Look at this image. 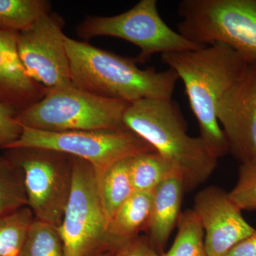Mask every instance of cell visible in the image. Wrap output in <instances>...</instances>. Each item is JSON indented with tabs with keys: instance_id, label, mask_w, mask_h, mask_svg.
Listing matches in <instances>:
<instances>
[{
	"instance_id": "484cf974",
	"label": "cell",
	"mask_w": 256,
	"mask_h": 256,
	"mask_svg": "<svg viewBox=\"0 0 256 256\" xmlns=\"http://www.w3.org/2000/svg\"><path fill=\"white\" fill-rule=\"evenodd\" d=\"M224 256H256V230Z\"/></svg>"
},
{
	"instance_id": "3957f363",
	"label": "cell",
	"mask_w": 256,
	"mask_h": 256,
	"mask_svg": "<svg viewBox=\"0 0 256 256\" xmlns=\"http://www.w3.org/2000/svg\"><path fill=\"white\" fill-rule=\"evenodd\" d=\"M124 122L172 165L182 178L185 191L205 182L216 168L218 158L201 138L188 136L186 121L172 99L132 102L124 112Z\"/></svg>"
},
{
	"instance_id": "7402d4cb",
	"label": "cell",
	"mask_w": 256,
	"mask_h": 256,
	"mask_svg": "<svg viewBox=\"0 0 256 256\" xmlns=\"http://www.w3.org/2000/svg\"><path fill=\"white\" fill-rule=\"evenodd\" d=\"M18 256H65L58 228L34 220Z\"/></svg>"
},
{
	"instance_id": "d4e9b609",
	"label": "cell",
	"mask_w": 256,
	"mask_h": 256,
	"mask_svg": "<svg viewBox=\"0 0 256 256\" xmlns=\"http://www.w3.org/2000/svg\"><path fill=\"white\" fill-rule=\"evenodd\" d=\"M118 256H160L148 238L137 237L119 250Z\"/></svg>"
},
{
	"instance_id": "277c9868",
	"label": "cell",
	"mask_w": 256,
	"mask_h": 256,
	"mask_svg": "<svg viewBox=\"0 0 256 256\" xmlns=\"http://www.w3.org/2000/svg\"><path fill=\"white\" fill-rule=\"evenodd\" d=\"M129 102L107 98L75 86L47 90L36 104L18 111L16 120L23 127L47 131L124 130Z\"/></svg>"
},
{
	"instance_id": "2e32d148",
	"label": "cell",
	"mask_w": 256,
	"mask_h": 256,
	"mask_svg": "<svg viewBox=\"0 0 256 256\" xmlns=\"http://www.w3.org/2000/svg\"><path fill=\"white\" fill-rule=\"evenodd\" d=\"M130 156L114 163L97 176L98 188L109 224L120 207L134 193L129 172Z\"/></svg>"
},
{
	"instance_id": "4316f807",
	"label": "cell",
	"mask_w": 256,
	"mask_h": 256,
	"mask_svg": "<svg viewBox=\"0 0 256 256\" xmlns=\"http://www.w3.org/2000/svg\"><path fill=\"white\" fill-rule=\"evenodd\" d=\"M118 252H107V254H102V255H99L97 256H118Z\"/></svg>"
},
{
	"instance_id": "7c38bea8",
	"label": "cell",
	"mask_w": 256,
	"mask_h": 256,
	"mask_svg": "<svg viewBox=\"0 0 256 256\" xmlns=\"http://www.w3.org/2000/svg\"><path fill=\"white\" fill-rule=\"evenodd\" d=\"M192 210L201 222L208 256H225L256 230L228 192L218 186H208L198 192Z\"/></svg>"
},
{
	"instance_id": "603a6c76",
	"label": "cell",
	"mask_w": 256,
	"mask_h": 256,
	"mask_svg": "<svg viewBox=\"0 0 256 256\" xmlns=\"http://www.w3.org/2000/svg\"><path fill=\"white\" fill-rule=\"evenodd\" d=\"M229 196L240 210H256V164H242L238 180Z\"/></svg>"
},
{
	"instance_id": "6da1fadb",
	"label": "cell",
	"mask_w": 256,
	"mask_h": 256,
	"mask_svg": "<svg viewBox=\"0 0 256 256\" xmlns=\"http://www.w3.org/2000/svg\"><path fill=\"white\" fill-rule=\"evenodd\" d=\"M161 60L182 80L200 128V138L218 159L225 156L230 148L217 118L218 105L250 63L222 43L163 54Z\"/></svg>"
},
{
	"instance_id": "7a4b0ae2",
	"label": "cell",
	"mask_w": 256,
	"mask_h": 256,
	"mask_svg": "<svg viewBox=\"0 0 256 256\" xmlns=\"http://www.w3.org/2000/svg\"><path fill=\"white\" fill-rule=\"evenodd\" d=\"M66 48L75 86L129 104L143 99H172L178 80L174 70L141 69L136 60L66 36Z\"/></svg>"
},
{
	"instance_id": "ffe728a7",
	"label": "cell",
	"mask_w": 256,
	"mask_h": 256,
	"mask_svg": "<svg viewBox=\"0 0 256 256\" xmlns=\"http://www.w3.org/2000/svg\"><path fill=\"white\" fill-rule=\"evenodd\" d=\"M176 226L178 234L172 246L160 256H208L203 228L193 210L182 213Z\"/></svg>"
},
{
	"instance_id": "8992f818",
	"label": "cell",
	"mask_w": 256,
	"mask_h": 256,
	"mask_svg": "<svg viewBox=\"0 0 256 256\" xmlns=\"http://www.w3.org/2000/svg\"><path fill=\"white\" fill-rule=\"evenodd\" d=\"M72 191L63 220L58 227L65 256H97L118 252L110 234L98 188L95 169L73 156Z\"/></svg>"
},
{
	"instance_id": "52a82bcc",
	"label": "cell",
	"mask_w": 256,
	"mask_h": 256,
	"mask_svg": "<svg viewBox=\"0 0 256 256\" xmlns=\"http://www.w3.org/2000/svg\"><path fill=\"white\" fill-rule=\"evenodd\" d=\"M77 34L84 40L110 36L126 40L140 50L136 62L153 55L203 48L170 28L160 16L156 0H141L126 12L112 16H89L79 24Z\"/></svg>"
},
{
	"instance_id": "ba28073f",
	"label": "cell",
	"mask_w": 256,
	"mask_h": 256,
	"mask_svg": "<svg viewBox=\"0 0 256 256\" xmlns=\"http://www.w3.org/2000/svg\"><path fill=\"white\" fill-rule=\"evenodd\" d=\"M22 172L28 206L35 220L60 226L73 182V156L44 148L6 150Z\"/></svg>"
},
{
	"instance_id": "cb8c5ba5",
	"label": "cell",
	"mask_w": 256,
	"mask_h": 256,
	"mask_svg": "<svg viewBox=\"0 0 256 256\" xmlns=\"http://www.w3.org/2000/svg\"><path fill=\"white\" fill-rule=\"evenodd\" d=\"M18 111L0 102V148L6 150L20 138L23 126L16 120Z\"/></svg>"
},
{
	"instance_id": "9c48e42d",
	"label": "cell",
	"mask_w": 256,
	"mask_h": 256,
	"mask_svg": "<svg viewBox=\"0 0 256 256\" xmlns=\"http://www.w3.org/2000/svg\"><path fill=\"white\" fill-rule=\"evenodd\" d=\"M28 148L53 150L85 160L94 166L97 176L120 160L154 150L128 129L47 132L26 127L6 150Z\"/></svg>"
},
{
	"instance_id": "44dd1931",
	"label": "cell",
	"mask_w": 256,
	"mask_h": 256,
	"mask_svg": "<svg viewBox=\"0 0 256 256\" xmlns=\"http://www.w3.org/2000/svg\"><path fill=\"white\" fill-rule=\"evenodd\" d=\"M34 216L28 206L0 218V256H18Z\"/></svg>"
},
{
	"instance_id": "5b68a950",
	"label": "cell",
	"mask_w": 256,
	"mask_h": 256,
	"mask_svg": "<svg viewBox=\"0 0 256 256\" xmlns=\"http://www.w3.org/2000/svg\"><path fill=\"white\" fill-rule=\"evenodd\" d=\"M178 32L198 44L227 45L256 64V0H183Z\"/></svg>"
},
{
	"instance_id": "30bf717a",
	"label": "cell",
	"mask_w": 256,
	"mask_h": 256,
	"mask_svg": "<svg viewBox=\"0 0 256 256\" xmlns=\"http://www.w3.org/2000/svg\"><path fill=\"white\" fill-rule=\"evenodd\" d=\"M64 21L48 12L18 34V57L26 73L47 90L72 85Z\"/></svg>"
},
{
	"instance_id": "9a60e30c",
	"label": "cell",
	"mask_w": 256,
	"mask_h": 256,
	"mask_svg": "<svg viewBox=\"0 0 256 256\" xmlns=\"http://www.w3.org/2000/svg\"><path fill=\"white\" fill-rule=\"evenodd\" d=\"M153 192H134L111 222L110 234L120 250L146 229L150 218Z\"/></svg>"
},
{
	"instance_id": "ac0fdd59",
	"label": "cell",
	"mask_w": 256,
	"mask_h": 256,
	"mask_svg": "<svg viewBox=\"0 0 256 256\" xmlns=\"http://www.w3.org/2000/svg\"><path fill=\"white\" fill-rule=\"evenodd\" d=\"M50 10L46 0H0V30L18 33Z\"/></svg>"
},
{
	"instance_id": "8fae6325",
	"label": "cell",
	"mask_w": 256,
	"mask_h": 256,
	"mask_svg": "<svg viewBox=\"0 0 256 256\" xmlns=\"http://www.w3.org/2000/svg\"><path fill=\"white\" fill-rule=\"evenodd\" d=\"M217 118L235 158L242 164H256V64H249L224 96Z\"/></svg>"
},
{
	"instance_id": "5bb4252c",
	"label": "cell",
	"mask_w": 256,
	"mask_h": 256,
	"mask_svg": "<svg viewBox=\"0 0 256 256\" xmlns=\"http://www.w3.org/2000/svg\"><path fill=\"white\" fill-rule=\"evenodd\" d=\"M185 186L182 178L174 174L166 178L153 192L150 218L146 230L148 240L161 255L181 215Z\"/></svg>"
},
{
	"instance_id": "4fadbf2b",
	"label": "cell",
	"mask_w": 256,
	"mask_h": 256,
	"mask_svg": "<svg viewBox=\"0 0 256 256\" xmlns=\"http://www.w3.org/2000/svg\"><path fill=\"white\" fill-rule=\"evenodd\" d=\"M18 34L0 30V102L21 111L41 100L48 90L24 68L18 54Z\"/></svg>"
},
{
	"instance_id": "e0dca14e",
	"label": "cell",
	"mask_w": 256,
	"mask_h": 256,
	"mask_svg": "<svg viewBox=\"0 0 256 256\" xmlns=\"http://www.w3.org/2000/svg\"><path fill=\"white\" fill-rule=\"evenodd\" d=\"M129 172L138 192H153L166 178L176 174L172 165L156 150L130 156Z\"/></svg>"
},
{
	"instance_id": "d6986e66",
	"label": "cell",
	"mask_w": 256,
	"mask_h": 256,
	"mask_svg": "<svg viewBox=\"0 0 256 256\" xmlns=\"http://www.w3.org/2000/svg\"><path fill=\"white\" fill-rule=\"evenodd\" d=\"M28 206L22 172L8 156H0V218Z\"/></svg>"
}]
</instances>
